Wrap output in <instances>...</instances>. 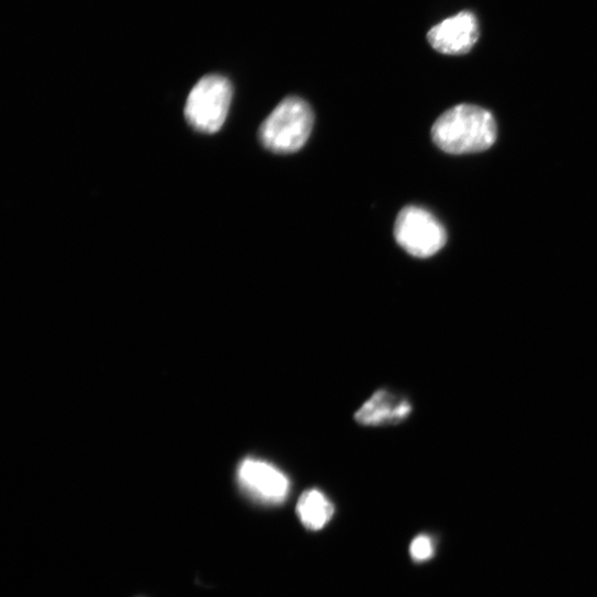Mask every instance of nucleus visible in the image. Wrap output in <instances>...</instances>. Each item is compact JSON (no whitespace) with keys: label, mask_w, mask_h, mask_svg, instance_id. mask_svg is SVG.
<instances>
[{"label":"nucleus","mask_w":597,"mask_h":597,"mask_svg":"<svg viewBox=\"0 0 597 597\" xmlns=\"http://www.w3.org/2000/svg\"><path fill=\"white\" fill-rule=\"evenodd\" d=\"M409 552L417 562L429 560L433 554V544L429 537L419 536L410 544Z\"/></svg>","instance_id":"obj_9"},{"label":"nucleus","mask_w":597,"mask_h":597,"mask_svg":"<svg viewBox=\"0 0 597 597\" xmlns=\"http://www.w3.org/2000/svg\"><path fill=\"white\" fill-rule=\"evenodd\" d=\"M314 120V112L305 100L289 97L263 121L259 139L273 154H294L308 140Z\"/></svg>","instance_id":"obj_2"},{"label":"nucleus","mask_w":597,"mask_h":597,"mask_svg":"<svg viewBox=\"0 0 597 597\" xmlns=\"http://www.w3.org/2000/svg\"><path fill=\"white\" fill-rule=\"evenodd\" d=\"M427 38L431 47L440 54L465 55L478 42L480 24L473 13L463 12L432 27Z\"/></svg>","instance_id":"obj_6"},{"label":"nucleus","mask_w":597,"mask_h":597,"mask_svg":"<svg viewBox=\"0 0 597 597\" xmlns=\"http://www.w3.org/2000/svg\"><path fill=\"white\" fill-rule=\"evenodd\" d=\"M237 482L250 499L267 506L282 504L290 494L288 476L273 464L259 459L241 461Z\"/></svg>","instance_id":"obj_5"},{"label":"nucleus","mask_w":597,"mask_h":597,"mask_svg":"<svg viewBox=\"0 0 597 597\" xmlns=\"http://www.w3.org/2000/svg\"><path fill=\"white\" fill-rule=\"evenodd\" d=\"M233 98V87L223 76L202 78L191 91L185 116L198 131L213 134L224 125Z\"/></svg>","instance_id":"obj_3"},{"label":"nucleus","mask_w":597,"mask_h":597,"mask_svg":"<svg viewBox=\"0 0 597 597\" xmlns=\"http://www.w3.org/2000/svg\"><path fill=\"white\" fill-rule=\"evenodd\" d=\"M412 404L386 390L375 392L357 412L356 419L364 426L398 424L410 415Z\"/></svg>","instance_id":"obj_7"},{"label":"nucleus","mask_w":597,"mask_h":597,"mask_svg":"<svg viewBox=\"0 0 597 597\" xmlns=\"http://www.w3.org/2000/svg\"><path fill=\"white\" fill-rule=\"evenodd\" d=\"M431 137L446 154H477L494 145L497 124L489 111L477 105L460 104L437 119Z\"/></svg>","instance_id":"obj_1"},{"label":"nucleus","mask_w":597,"mask_h":597,"mask_svg":"<svg viewBox=\"0 0 597 597\" xmlns=\"http://www.w3.org/2000/svg\"><path fill=\"white\" fill-rule=\"evenodd\" d=\"M296 514L306 528L320 530L334 517L335 506L323 492L312 489L298 499Z\"/></svg>","instance_id":"obj_8"},{"label":"nucleus","mask_w":597,"mask_h":597,"mask_svg":"<svg viewBox=\"0 0 597 597\" xmlns=\"http://www.w3.org/2000/svg\"><path fill=\"white\" fill-rule=\"evenodd\" d=\"M394 236L397 244L409 255L428 258L446 244L443 226L426 210L408 206L397 216Z\"/></svg>","instance_id":"obj_4"}]
</instances>
